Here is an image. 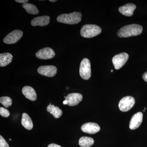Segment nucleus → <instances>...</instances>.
Returning a JSON list of instances; mask_svg holds the SVG:
<instances>
[{
    "instance_id": "nucleus-12",
    "label": "nucleus",
    "mask_w": 147,
    "mask_h": 147,
    "mask_svg": "<svg viewBox=\"0 0 147 147\" xmlns=\"http://www.w3.org/2000/svg\"><path fill=\"white\" fill-rule=\"evenodd\" d=\"M143 114L142 112H138L134 114L129 122V127L131 130H134L139 127L143 121Z\"/></svg>"
},
{
    "instance_id": "nucleus-25",
    "label": "nucleus",
    "mask_w": 147,
    "mask_h": 147,
    "mask_svg": "<svg viewBox=\"0 0 147 147\" xmlns=\"http://www.w3.org/2000/svg\"><path fill=\"white\" fill-rule=\"evenodd\" d=\"M48 147H62L59 145L56 144H50L48 145Z\"/></svg>"
},
{
    "instance_id": "nucleus-26",
    "label": "nucleus",
    "mask_w": 147,
    "mask_h": 147,
    "mask_svg": "<svg viewBox=\"0 0 147 147\" xmlns=\"http://www.w3.org/2000/svg\"><path fill=\"white\" fill-rule=\"evenodd\" d=\"M28 0H16L15 1L19 3H26L28 2Z\"/></svg>"
},
{
    "instance_id": "nucleus-24",
    "label": "nucleus",
    "mask_w": 147,
    "mask_h": 147,
    "mask_svg": "<svg viewBox=\"0 0 147 147\" xmlns=\"http://www.w3.org/2000/svg\"><path fill=\"white\" fill-rule=\"evenodd\" d=\"M142 77H143V79H144L145 82H147V71L144 74Z\"/></svg>"
},
{
    "instance_id": "nucleus-9",
    "label": "nucleus",
    "mask_w": 147,
    "mask_h": 147,
    "mask_svg": "<svg viewBox=\"0 0 147 147\" xmlns=\"http://www.w3.org/2000/svg\"><path fill=\"white\" fill-rule=\"evenodd\" d=\"M55 55V52L52 48L45 47L39 50L36 54V56L41 59H49L54 57Z\"/></svg>"
},
{
    "instance_id": "nucleus-7",
    "label": "nucleus",
    "mask_w": 147,
    "mask_h": 147,
    "mask_svg": "<svg viewBox=\"0 0 147 147\" xmlns=\"http://www.w3.org/2000/svg\"><path fill=\"white\" fill-rule=\"evenodd\" d=\"M23 35V32L20 30H15L5 37L3 42L6 44H12L18 42Z\"/></svg>"
},
{
    "instance_id": "nucleus-14",
    "label": "nucleus",
    "mask_w": 147,
    "mask_h": 147,
    "mask_svg": "<svg viewBox=\"0 0 147 147\" xmlns=\"http://www.w3.org/2000/svg\"><path fill=\"white\" fill-rule=\"evenodd\" d=\"M136 8V6L134 4L128 3L121 7L119 8V11L123 15L127 16L133 15L134 11Z\"/></svg>"
},
{
    "instance_id": "nucleus-19",
    "label": "nucleus",
    "mask_w": 147,
    "mask_h": 147,
    "mask_svg": "<svg viewBox=\"0 0 147 147\" xmlns=\"http://www.w3.org/2000/svg\"><path fill=\"white\" fill-rule=\"evenodd\" d=\"M94 144V140L90 137H82L79 140V144L82 147H90Z\"/></svg>"
},
{
    "instance_id": "nucleus-27",
    "label": "nucleus",
    "mask_w": 147,
    "mask_h": 147,
    "mask_svg": "<svg viewBox=\"0 0 147 147\" xmlns=\"http://www.w3.org/2000/svg\"><path fill=\"white\" fill-rule=\"evenodd\" d=\"M63 104L64 105H67V101L66 100H65L63 102Z\"/></svg>"
},
{
    "instance_id": "nucleus-23",
    "label": "nucleus",
    "mask_w": 147,
    "mask_h": 147,
    "mask_svg": "<svg viewBox=\"0 0 147 147\" xmlns=\"http://www.w3.org/2000/svg\"><path fill=\"white\" fill-rule=\"evenodd\" d=\"M0 147H9L7 142L1 135L0 136Z\"/></svg>"
},
{
    "instance_id": "nucleus-3",
    "label": "nucleus",
    "mask_w": 147,
    "mask_h": 147,
    "mask_svg": "<svg viewBox=\"0 0 147 147\" xmlns=\"http://www.w3.org/2000/svg\"><path fill=\"white\" fill-rule=\"evenodd\" d=\"M101 32L100 27L95 25L87 24L81 29L80 34L82 36L86 38H90L96 36Z\"/></svg>"
},
{
    "instance_id": "nucleus-21",
    "label": "nucleus",
    "mask_w": 147,
    "mask_h": 147,
    "mask_svg": "<svg viewBox=\"0 0 147 147\" xmlns=\"http://www.w3.org/2000/svg\"><path fill=\"white\" fill-rule=\"evenodd\" d=\"M0 102L6 108H8L12 105V99L8 96H3L0 98Z\"/></svg>"
},
{
    "instance_id": "nucleus-6",
    "label": "nucleus",
    "mask_w": 147,
    "mask_h": 147,
    "mask_svg": "<svg viewBox=\"0 0 147 147\" xmlns=\"http://www.w3.org/2000/svg\"><path fill=\"white\" fill-rule=\"evenodd\" d=\"M129 55L126 53H122L114 56L112 59L113 65L116 69L121 68L128 60Z\"/></svg>"
},
{
    "instance_id": "nucleus-17",
    "label": "nucleus",
    "mask_w": 147,
    "mask_h": 147,
    "mask_svg": "<svg viewBox=\"0 0 147 147\" xmlns=\"http://www.w3.org/2000/svg\"><path fill=\"white\" fill-rule=\"evenodd\" d=\"M21 124L25 128L30 130L32 129L33 127V124L28 115L26 113H23L22 115V119H21Z\"/></svg>"
},
{
    "instance_id": "nucleus-18",
    "label": "nucleus",
    "mask_w": 147,
    "mask_h": 147,
    "mask_svg": "<svg viewBox=\"0 0 147 147\" xmlns=\"http://www.w3.org/2000/svg\"><path fill=\"white\" fill-rule=\"evenodd\" d=\"M47 112L52 114L55 118H59L62 115L63 112L61 109L57 106L55 107V105H52L51 103L47 106Z\"/></svg>"
},
{
    "instance_id": "nucleus-10",
    "label": "nucleus",
    "mask_w": 147,
    "mask_h": 147,
    "mask_svg": "<svg viewBox=\"0 0 147 147\" xmlns=\"http://www.w3.org/2000/svg\"><path fill=\"white\" fill-rule=\"evenodd\" d=\"M65 100L67 101L69 106H74L78 105L82 101L83 96L81 94L73 93L67 95L65 98Z\"/></svg>"
},
{
    "instance_id": "nucleus-22",
    "label": "nucleus",
    "mask_w": 147,
    "mask_h": 147,
    "mask_svg": "<svg viewBox=\"0 0 147 147\" xmlns=\"http://www.w3.org/2000/svg\"><path fill=\"white\" fill-rule=\"evenodd\" d=\"M0 115L4 117H8L10 115V113L8 110L3 108L1 107L0 108Z\"/></svg>"
},
{
    "instance_id": "nucleus-29",
    "label": "nucleus",
    "mask_w": 147,
    "mask_h": 147,
    "mask_svg": "<svg viewBox=\"0 0 147 147\" xmlns=\"http://www.w3.org/2000/svg\"><path fill=\"white\" fill-rule=\"evenodd\" d=\"M113 69H112V70H111V72H113Z\"/></svg>"
},
{
    "instance_id": "nucleus-8",
    "label": "nucleus",
    "mask_w": 147,
    "mask_h": 147,
    "mask_svg": "<svg viewBox=\"0 0 147 147\" xmlns=\"http://www.w3.org/2000/svg\"><path fill=\"white\" fill-rule=\"evenodd\" d=\"M57 70V67L53 65L41 66L38 69V73L47 77H53L55 76Z\"/></svg>"
},
{
    "instance_id": "nucleus-5",
    "label": "nucleus",
    "mask_w": 147,
    "mask_h": 147,
    "mask_svg": "<svg viewBox=\"0 0 147 147\" xmlns=\"http://www.w3.org/2000/svg\"><path fill=\"white\" fill-rule=\"evenodd\" d=\"M135 99L131 96H126L122 98L119 103V108L121 111L126 112L131 110L135 104Z\"/></svg>"
},
{
    "instance_id": "nucleus-16",
    "label": "nucleus",
    "mask_w": 147,
    "mask_h": 147,
    "mask_svg": "<svg viewBox=\"0 0 147 147\" xmlns=\"http://www.w3.org/2000/svg\"><path fill=\"white\" fill-rule=\"evenodd\" d=\"M13 56L9 53H5L0 55V66L4 67L8 65L12 61Z\"/></svg>"
},
{
    "instance_id": "nucleus-2",
    "label": "nucleus",
    "mask_w": 147,
    "mask_h": 147,
    "mask_svg": "<svg viewBox=\"0 0 147 147\" xmlns=\"http://www.w3.org/2000/svg\"><path fill=\"white\" fill-rule=\"evenodd\" d=\"M82 17L81 12L74 11L70 13L61 14L58 16L57 21L59 23L73 25L79 23L81 21Z\"/></svg>"
},
{
    "instance_id": "nucleus-15",
    "label": "nucleus",
    "mask_w": 147,
    "mask_h": 147,
    "mask_svg": "<svg viewBox=\"0 0 147 147\" xmlns=\"http://www.w3.org/2000/svg\"><path fill=\"white\" fill-rule=\"evenodd\" d=\"M22 93L26 98L32 101H35L37 98L36 93L32 87L26 86L22 89Z\"/></svg>"
},
{
    "instance_id": "nucleus-11",
    "label": "nucleus",
    "mask_w": 147,
    "mask_h": 147,
    "mask_svg": "<svg viewBox=\"0 0 147 147\" xmlns=\"http://www.w3.org/2000/svg\"><path fill=\"white\" fill-rule=\"evenodd\" d=\"M81 129L85 133L94 134L100 131V127L97 123L90 122L83 125Z\"/></svg>"
},
{
    "instance_id": "nucleus-1",
    "label": "nucleus",
    "mask_w": 147,
    "mask_h": 147,
    "mask_svg": "<svg viewBox=\"0 0 147 147\" xmlns=\"http://www.w3.org/2000/svg\"><path fill=\"white\" fill-rule=\"evenodd\" d=\"M143 27L138 24H131L121 28L117 32L118 36L126 38L139 35L143 31Z\"/></svg>"
},
{
    "instance_id": "nucleus-13",
    "label": "nucleus",
    "mask_w": 147,
    "mask_h": 147,
    "mask_svg": "<svg viewBox=\"0 0 147 147\" xmlns=\"http://www.w3.org/2000/svg\"><path fill=\"white\" fill-rule=\"evenodd\" d=\"M50 21V17L49 16H38L33 19L32 20L31 24L32 26H47L49 24Z\"/></svg>"
},
{
    "instance_id": "nucleus-20",
    "label": "nucleus",
    "mask_w": 147,
    "mask_h": 147,
    "mask_svg": "<svg viewBox=\"0 0 147 147\" xmlns=\"http://www.w3.org/2000/svg\"><path fill=\"white\" fill-rule=\"evenodd\" d=\"M22 6L28 13L31 14H37L39 13L38 9L35 5L30 3L23 4Z\"/></svg>"
},
{
    "instance_id": "nucleus-30",
    "label": "nucleus",
    "mask_w": 147,
    "mask_h": 147,
    "mask_svg": "<svg viewBox=\"0 0 147 147\" xmlns=\"http://www.w3.org/2000/svg\"><path fill=\"white\" fill-rule=\"evenodd\" d=\"M9 140H10V141H11V139H9Z\"/></svg>"
},
{
    "instance_id": "nucleus-28",
    "label": "nucleus",
    "mask_w": 147,
    "mask_h": 147,
    "mask_svg": "<svg viewBox=\"0 0 147 147\" xmlns=\"http://www.w3.org/2000/svg\"><path fill=\"white\" fill-rule=\"evenodd\" d=\"M50 2H54L57 1V0H50Z\"/></svg>"
},
{
    "instance_id": "nucleus-4",
    "label": "nucleus",
    "mask_w": 147,
    "mask_h": 147,
    "mask_svg": "<svg viewBox=\"0 0 147 147\" xmlns=\"http://www.w3.org/2000/svg\"><path fill=\"white\" fill-rule=\"evenodd\" d=\"M79 74L82 79L87 80L91 76L90 62L88 59L85 58L80 64Z\"/></svg>"
}]
</instances>
